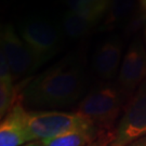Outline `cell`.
<instances>
[{
    "label": "cell",
    "instance_id": "cell-19",
    "mask_svg": "<svg viewBox=\"0 0 146 146\" xmlns=\"http://www.w3.org/2000/svg\"><path fill=\"white\" fill-rule=\"evenodd\" d=\"M144 43H145V47H146V23L145 25H144Z\"/></svg>",
    "mask_w": 146,
    "mask_h": 146
},
{
    "label": "cell",
    "instance_id": "cell-16",
    "mask_svg": "<svg viewBox=\"0 0 146 146\" xmlns=\"http://www.w3.org/2000/svg\"><path fill=\"white\" fill-rule=\"evenodd\" d=\"M127 146H146V136L145 137H142L140 140H136V141L130 143L129 145Z\"/></svg>",
    "mask_w": 146,
    "mask_h": 146
},
{
    "label": "cell",
    "instance_id": "cell-15",
    "mask_svg": "<svg viewBox=\"0 0 146 146\" xmlns=\"http://www.w3.org/2000/svg\"><path fill=\"white\" fill-rule=\"evenodd\" d=\"M91 2L93 3V5L95 7V9L105 17L107 11L110 9L111 0H91Z\"/></svg>",
    "mask_w": 146,
    "mask_h": 146
},
{
    "label": "cell",
    "instance_id": "cell-5",
    "mask_svg": "<svg viewBox=\"0 0 146 146\" xmlns=\"http://www.w3.org/2000/svg\"><path fill=\"white\" fill-rule=\"evenodd\" d=\"M146 136V80L127 101L108 146H127Z\"/></svg>",
    "mask_w": 146,
    "mask_h": 146
},
{
    "label": "cell",
    "instance_id": "cell-2",
    "mask_svg": "<svg viewBox=\"0 0 146 146\" xmlns=\"http://www.w3.org/2000/svg\"><path fill=\"white\" fill-rule=\"evenodd\" d=\"M127 101L116 84L102 82L86 93L75 111L88 120L101 134L113 139V132Z\"/></svg>",
    "mask_w": 146,
    "mask_h": 146
},
{
    "label": "cell",
    "instance_id": "cell-7",
    "mask_svg": "<svg viewBox=\"0 0 146 146\" xmlns=\"http://www.w3.org/2000/svg\"><path fill=\"white\" fill-rule=\"evenodd\" d=\"M145 80L146 47L144 40L137 37L129 44L123 54L116 86L129 100Z\"/></svg>",
    "mask_w": 146,
    "mask_h": 146
},
{
    "label": "cell",
    "instance_id": "cell-9",
    "mask_svg": "<svg viewBox=\"0 0 146 146\" xmlns=\"http://www.w3.org/2000/svg\"><path fill=\"white\" fill-rule=\"evenodd\" d=\"M27 110L17 102L1 119L0 123V146H23L33 142L26 119Z\"/></svg>",
    "mask_w": 146,
    "mask_h": 146
},
{
    "label": "cell",
    "instance_id": "cell-1",
    "mask_svg": "<svg viewBox=\"0 0 146 146\" xmlns=\"http://www.w3.org/2000/svg\"><path fill=\"white\" fill-rule=\"evenodd\" d=\"M86 58L72 52L25 81L20 101L28 110H53L78 104L87 89Z\"/></svg>",
    "mask_w": 146,
    "mask_h": 146
},
{
    "label": "cell",
    "instance_id": "cell-6",
    "mask_svg": "<svg viewBox=\"0 0 146 146\" xmlns=\"http://www.w3.org/2000/svg\"><path fill=\"white\" fill-rule=\"evenodd\" d=\"M0 52L7 58L14 81H24L38 69V65L29 48L11 24L1 28Z\"/></svg>",
    "mask_w": 146,
    "mask_h": 146
},
{
    "label": "cell",
    "instance_id": "cell-17",
    "mask_svg": "<svg viewBox=\"0 0 146 146\" xmlns=\"http://www.w3.org/2000/svg\"><path fill=\"white\" fill-rule=\"evenodd\" d=\"M23 146H46V143L43 141H33Z\"/></svg>",
    "mask_w": 146,
    "mask_h": 146
},
{
    "label": "cell",
    "instance_id": "cell-4",
    "mask_svg": "<svg viewBox=\"0 0 146 146\" xmlns=\"http://www.w3.org/2000/svg\"><path fill=\"white\" fill-rule=\"evenodd\" d=\"M26 119L34 141H47L69 131L92 125L76 111L27 110Z\"/></svg>",
    "mask_w": 146,
    "mask_h": 146
},
{
    "label": "cell",
    "instance_id": "cell-3",
    "mask_svg": "<svg viewBox=\"0 0 146 146\" xmlns=\"http://www.w3.org/2000/svg\"><path fill=\"white\" fill-rule=\"evenodd\" d=\"M19 34L35 56L38 67L56 55L62 46L60 28L42 17L24 20L20 25Z\"/></svg>",
    "mask_w": 146,
    "mask_h": 146
},
{
    "label": "cell",
    "instance_id": "cell-13",
    "mask_svg": "<svg viewBox=\"0 0 146 146\" xmlns=\"http://www.w3.org/2000/svg\"><path fill=\"white\" fill-rule=\"evenodd\" d=\"M65 5H67L68 11L74 13L94 17L99 21H103L104 19V16L95 9L91 0H65Z\"/></svg>",
    "mask_w": 146,
    "mask_h": 146
},
{
    "label": "cell",
    "instance_id": "cell-12",
    "mask_svg": "<svg viewBox=\"0 0 146 146\" xmlns=\"http://www.w3.org/2000/svg\"><path fill=\"white\" fill-rule=\"evenodd\" d=\"M100 23L99 20L87 15L66 11L62 17L64 34L72 39H79L87 36Z\"/></svg>",
    "mask_w": 146,
    "mask_h": 146
},
{
    "label": "cell",
    "instance_id": "cell-11",
    "mask_svg": "<svg viewBox=\"0 0 146 146\" xmlns=\"http://www.w3.org/2000/svg\"><path fill=\"white\" fill-rule=\"evenodd\" d=\"M139 0H111L110 9L100 25L101 31H111L125 21H130Z\"/></svg>",
    "mask_w": 146,
    "mask_h": 146
},
{
    "label": "cell",
    "instance_id": "cell-18",
    "mask_svg": "<svg viewBox=\"0 0 146 146\" xmlns=\"http://www.w3.org/2000/svg\"><path fill=\"white\" fill-rule=\"evenodd\" d=\"M108 145H110V142L108 141H98L89 146H108Z\"/></svg>",
    "mask_w": 146,
    "mask_h": 146
},
{
    "label": "cell",
    "instance_id": "cell-8",
    "mask_svg": "<svg viewBox=\"0 0 146 146\" xmlns=\"http://www.w3.org/2000/svg\"><path fill=\"white\" fill-rule=\"evenodd\" d=\"M123 42L118 35L107 37L96 47L92 55V70L103 82H110L118 76L122 62Z\"/></svg>",
    "mask_w": 146,
    "mask_h": 146
},
{
    "label": "cell",
    "instance_id": "cell-14",
    "mask_svg": "<svg viewBox=\"0 0 146 146\" xmlns=\"http://www.w3.org/2000/svg\"><path fill=\"white\" fill-rule=\"evenodd\" d=\"M146 23V0H139L135 11L128 23V33H133Z\"/></svg>",
    "mask_w": 146,
    "mask_h": 146
},
{
    "label": "cell",
    "instance_id": "cell-10",
    "mask_svg": "<svg viewBox=\"0 0 146 146\" xmlns=\"http://www.w3.org/2000/svg\"><path fill=\"white\" fill-rule=\"evenodd\" d=\"M98 141H108L111 139L101 134L94 127H86L69 131L51 140L43 141L46 146H89Z\"/></svg>",
    "mask_w": 146,
    "mask_h": 146
}]
</instances>
